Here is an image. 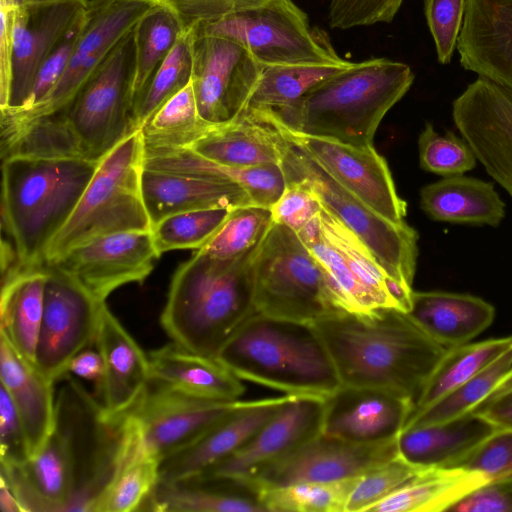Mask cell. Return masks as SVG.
<instances>
[{
    "instance_id": "6da1fadb",
    "label": "cell",
    "mask_w": 512,
    "mask_h": 512,
    "mask_svg": "<svg viewBox=\"0 0 512 512\" xmlns=\"http://www.w3.org/2000/svg\"><path fill=\"white\" fill-rule=\"evenodd\" d=\"M313 326L341 386L388 391L414 406L447 350L407 312L394 308L365 315L338 313Z\"/></svg>"
},
{
    "instance_id": "7a4b0ae2",
    "label": "cell",
    "mask_w": 512,
    "mask_h": 512,
    "mask_svg": "<svg viewBox=\"0 0 512 512\" xmlns=\"http://www.w3.org/2000/svg\"><path fill=\"white\" fill-rule=\"evenodd\" d=\"M413 81L414 73L407 64L372 58L354 62L287 106L247 111L296 133L357 146L373 145L381 120Z\"/></svg>"
},
{
    "instance_id": "3957f363",
    "label": "cell",
    "mask_w": 512,
    "mask_h": 512,
    "mask_svg": "<svg viewBox=\"0 0 512 512\" xmlns=\"http://www.w3.org/2000/svg\"><path fill=\"white\" fill-rule=\"evenodd\" d=\"M256 248L234 260L215 259L198 251L178 267L160 317L174 343L216 358L257 312L252 276Z\"/></svg>"
},
{
    "instance_id": "277c9868",
    "label": "cell",
    "mask_w": 512,
    "mask_h": 512,
    "mask_svg": "<svg viewBox=\"0 0 512 512\" xmlns=\"http://www.w3.org/2000/svg\"><path fill=\"white\" fill-rule=\"evenodd\" d=\"M98 162L25 155L2 159V227L20 268L44 263L49 244L76 208Z\"/></svg>"
},
{
    "instance_id": "5b68a950",
    "label": "cell",
    "mask_w": 512,
    "mask_h": 512,
    "mask_svg": "<svg viewBox=\"0 0 512 512\" xmlns=\"http://www.w3.org/2000/svg\"><path fill=\"white\" fill-rule=\"evenodd\" d=\"M216 359L241 380L286 395L326 398L341 386L325 344L309 323L256 312Z\"/></svg>"
},
{
    "instance_id": "8992f818",
    "label": "cell",
    "mask_w": 512,
    "mask_h": 512,
    "mask_svg": "<svg viewBox=\"0 0 512 512\" xmlns=\"http://www.w3.org/2000/svg\"><path fill=\"white\" fill-rule=\"evenodd\" d=\"M143 163L144 143L139 129L99 160L76 208L49 244L44 263L100 236L151 231L141 189Z\"/></svg>"
},
{
    "instance_id": "52a82bcc",
    "label": "cell",
    "mask_w": 512,
    "mask_h": 512,
    "mask_svg": "<svg viewBox=\"0 0 512 512\" xmlns=\"http://www.w3.org/2000/svg\"><path fill=\"white\" fill-rule=\"evenodd\" d=\"M256 311L313 324L343 311L330 281L290 228L273 221L252 258Z\"/></svg>"
},
{
    "instance_id": "ba28073f",
    "label": "cell",
    "mask_w": 512,
    "mask_h": 512,
    "mask_svg": "<svg viewBox=\"0 0 512 512\" xmlns=\"http://www.w3.org/2000/svg\"><path fill=\"white\" fill-rule=\"evenodd\" d=\"M80 399L70 382L61 385L55 402V426L44 447L19 464L1 465L25 512H66L80 481L88 452Z\"/></svg>"
},
{
    "instance_id": "9c48e42d",
    "label": "cell",
    "mask_w": 512,
    "mask_h": 512,
    "mask_svg": "<svg viewBox=\"0 0 512 512\" xmlns=\"http://www.w3.org/2000/svg\"><path fill=\"white\" fill-rule=\"evenodd\" d=\"M280 164L286 181L301 182L311 189L321 205L368 246L391 278L412 288L418 256L414 228L378 214L283 136Z\"/></svg>"
},
{
    "instance_id": "30bf717a",
    "label": "cell",
    "mask_w": 512,
    "mask_h": 512,
    "mask_svg": "<svg viewBox=\"0 0 512 512\" xmlns=\"http://www.w3.org/2000/svg\"><path fill=\"white\" fill-rule=\"evenodd\" d=\"M242 45L263 67L342 62L327 34L293 0H265L196 28Z\"/></svg>"
},
{
    "instance_id": "8fae6325",
    "label": "cell",
    "mask_w": 512,
    "mask_h": 512,
    "mask_svg": "<svg viewBox=\"0 0 512 512\" xmlns=\"http://www.w3.org/2000/svg\"><path fill=\"white\" fill-rule=\"evenodd\" d=\"M135 27L116 43L70 107L58 115L83 158L99 161L137 131L133 125L131 94Z\"/></svg>"
},
{
    "instance_id": "7c38bea8",
    "label": "cell",
    "mask_w": 512,
    "mask_h": 512,
    "mask_svg": "<svg viewBox=\"0 0 512 512\" xmlns=\"http://www.w3.org/2000/svg\"><path fill=\"white\" fill-rule=\"evenodd\" d=\"M47 271L44 313L36 351V368L54 382L68 373L70 361L95 342L106 303L67 273L43 264Z\"/></svg>"
},
{
    "instance_id": "4fadbf2b",
    "label": "cell",
    "mask_w": 512,
    "mask_h": 512,
    "mask_svg": "<svg viewBox=\"0 0 512 512\" xmlns=\"http://www.w3.org/2000/svg\"><path fill=\"white\" fill-rule=\"evenodd\" d=\"M240 401L210 400L150 381L128 413L137 449L161 463L197 440Z\"/></svg>"
},
{
    "instance_id": "5bb4252c",
    "label": "cell",
    "mask_w": 512,
    "mask_h": 512,
    "mask_svg": "<svg viewBox=\"0 0 512 512\" xmlns=\"http://www.w3.org/2000/svg\"><path fill=\"white\" fill-rule=\"evenodd\" d=\"M263 66L240 44L223 37L192 39V74L200 116L215 125L244 114Z\"/></svg>"
},
{
    "instance_id": "9a60e30c",
    "label": "cell",
    "mask_w": 512,
    "mask_h": 512,
    "mask_svg": "<svg viewBox=\"0 0 512 512\" xmlns=\"http://www.w3.org/2000/svg\"><path fill=\"white\" fill-rule=\"evenodd\" d=\"M272 124L283 137L299 146L332 178L392 223L402 224L407 204L396 191L385 159L373 145L357 146L330 138L309 136L247 111Z\"/></svg>"
},
{
    "instance_id": "2e32d148",
    "label": "cell",
    "mask_w": 512,
    "mask_h": 512,
    "mask_svg": "<svg viewBox=\"0 0 512 512\" xmlns=\"http://www.w3.org/2000/svg\"><path fill=\"white\" fill-rule=\"evenodd\" d=\"M452 117L487 174L512 198V90L479 77L454 100Z\"/></svg>"
},
{
    "instance_id": "e0dca14e",
    "label": "cell",
    "mask_w": 512,
    "mask_h": 512,
    "mask_svg": "<svg viewBox=\"0 0 512 512\" xmlns=\"http://www.w3.org/2000/svg\"><path fill=\"white\" fill-rule=\"evenodd\" d=\"M159 256L151 231H125L79 244L51 263L105 301L117 288L142 283ZM43 265V264H42Z\"/></svg>"
},
{
    "instance_id": "ac0fdd59",
    "label": "cell",
    "mask_w": 512,
    "mask_h": 512,
    "mask_svg": "<svg viewBox=\"0 0 512 512\" xmlns=\"http://www.w3.org/2000/svg\"><path fill=\"white\" fill-rule=\"evenodd\" d=\"M397 456V438L362 444L319 433L261 470L248 484L256 489L307 481H339L361 476Z\"/></svg>"
},
{
    "instance_id": "d6986e66",
    "label": "cell",
    "mask_w": 512,
    "mask_h": 512,
    "mask_svg": "<svg viewBox=\"0 0 512 512\" xmlns=\"http://www.w3.org/2000/svg\"><path fill=\"white\" fill-rule=\"evenodd\" d=\"M88 5L89 0L41 4L20 1L14 19L13 79L6 109L25 105L39 69L86 13Z\"/></svg>"
},
{
    "instance_id": "ffe728a7",
    "label": "cell",
    "mask_w": 512,
    "mask_h": 512,
    "mask_svg": "<svg viewBox=\"0 0 512 512\" xmlns=\"http://www.w3.org/2000/svg\"><path fill=\"white\" fill-rule=\"evenodd\" d=\"M324 399L293 395L237 452L202 472L243 483L321 433Z\"/></svg>"
},
{
    "instance_id": "44dd1931",
    "label": "cell",
    "mask_w": 512,
    "mask_h": 512,
    "mask_svg": "<svg viewBox=\"0 0 512 512\" xmlns=\"http://www.w3.org/2000/svg\"><path fill=\"white\" fill-rule=\"evenodd\" d=\"M413 407L388 391L340 386L324 399L321 433L362 444L389 441L403 430Z\"/></svg>"
},
{
    "instance_id": "7402d4cb",
    "label": "cell",
    "mask_w": 512,
    "mask_h": 512,
    "mask_svg": "<svg viewBox=\"0 0 512 512\" xmlns=\"http://www.w3.org/2000/svg\"><path fill=\"white\" fill-rule=\"evenodd\" d=\"M293 395L240 401L197 440L160 463L159 481L205 472L242 448Z\"/></svg>"
},
{
    "instance_id": "603a6c76",
    "label": "cell",
    "mask_w": 512,
    "mask_h": 512,
    "mask_svg": "<svg viewBox=\"0 0 512 512\" xmlns=\"http://www.w3.org/2000/svg\"><path fill=\"white\" fill-rule=\"evenodd\" d=\"M94 344L103 360V375L96 384L97 401L107 418L124 417L151 381L148 354L106 303L100 312Z\"/></svg>"
},
{
    "instance_id": "cb8c5ba5",
    "label": "cell",
    "mask_w": 512,
    "mask_h": 512,
    "mask_svg": "<svg viewBox=\"0 0 512 512\" xmlns=\"http://www.w3.org/2000/svg\"><path fill=\"white\" fill-rule=\"evenodd\" d=\"M456 49L464 69L512 90V0H467Z\"/></svg>"
},
{
    "instance_id": "d4e9b609",
    "label": "cell",
    "mask_w": 512,
    "mask_h": 512,
    "mask_svg": "<svg viewBox=\"0 0 512 512\" xmlns=\"http://www.w3.org/2000/svg\"><path fill=\"white\" fill-rule=\"evenodd\" d=\"M141 189L151 225L176 213L212 208L232 209L254 204L248 192L231 180L144 167Z\"/></svg>"
},
{
    "instance_id": "484cf974",
    "label": "cell",
    "mask_w": 512,
    "mask_h": 512,
    "mask_svg": "<svg viewBox=\"0 0 512 512\" xmlns=\"http://www.w3.org/2000/svg\"><path fill=\"white\" fill-rule=\"evenodd\" d=\"M495 430L470 411L449 421L403 429L397 437L398 455L420 469L459 467Z\"/></svg>"
},
{
    "instance_id": "4316f807",
    "label": "cell",
    "mask_w": 512,
    "mask_h": 512,
    "mask_svg": "<svg viewBox=\"0 0 512 512\" xmlns=\"http://www.w3.org/2000/svg\"><path fill=\"white\" fill-rule=\"evenodd\" d=\"M141 510L171 512H266L256 489L223 476L200 473L161 482Z\"/></svg>"
},
{
    "instance_id": "83f0119b",
    "label": "cell",
    "mask_w": 512,
    "mask_h": 512,
    "mask_svg": "<svg viewBox=\"0 0 512 512\" xmlns=\"http://www.w3.org/2000/svg\"><path fill=\"white\" fill-rule=\"evenodd\" d=\"M150 378L188 394L216 401H236L244 394L242 380L218 359L173 341L148 353Z\"/></svg>"
},
{
    "instance_id": "f1b7e54d",
    "label": "cell",
    "mask_w": 512,
    "mask_h": 512,
    "mask_svg": "<svg viewBox=\"0 0 512 512\" xmlns=\"http://www.w3.org/2000/svg\"><path fill=\"white\" fill-rule=\"evenodd\" d=\"M411 319L446 348L469 343L494 320V307L482 298L445 291H413Z\"/></svg>"
},
{
    "instance_id": "f546056e",
    "label": "cell",
    "mask_w": 512,
    "mask_h": 512,
    "mask_svg": "<svg viewBox=\"0 0 512 512\" xmlns=\"http://www.w3.org/2000/svg\"><path fill=\"white\" fill-rule=\"evenodd\" d=\"M0 378L22 419L29 456H35L46 444L55 426L54 382L28 364L0 336Z\"/></svg>"
},
{
    "instance_id": "4dcf8cb0",
    "label": "cell",
    "mask_w": 512,
    "mask_h": 512,
    "mask_svg": "<svg viewBox=\"0 0 512 512\" xmlns=\"http://www.w3.org/2000/svg\"><path fill=\"white\" fill-rule=\"evenodd\" d=\"M46 268H19L2 277L1 335L30 365L36 367V351L44 313Z\"/></svg>"
},
{
    "instance_id": "1f68e13d",
    "label": "cell",
    "mask_w": 512,
    "mask_h": 512,
    "mask_svg": "<svg viewBox=\"0 0 512 512\" xmlns=\"http://www.w3.org/2000/svg\"><path fill=\"white\" fill-rule=\"evenodd\" d=\"M282 135L270 123L250 113L212 125L191 150L216 163L251 167L281 161Z\"/></svg>"
},
{
    "instance_id": "d6a6232c",
    "label": "cell",
    "mask_w": 512,
    "mask_h": 512,
    "mask_svg": "<svg viewBox=\"0 0 512 512\" xmlns=\"http://www.w3.org/2000/svg\"><path fill=\"white\" fill-rule=\"evenodd\" d=\"M420 206L431 219L453 224L497 227L505 217V204L494 183L464 175L424 186Z\"/></svg>"
},
{
    "instance_id": "836d02e7",
    "label": "cell",
    "mask_w": 512,
    "mask_h": 512,
    "mask_svg": "<svg viewBox=\"0 0 512 512\" xmlns=\"http://www.w3.org/2000/svg\"><path fill=\"white\" fill-rule=\"evenodd\" d=\"M144 168L208 178L227 179L241 185L254 204L272 208L286 187L280 163L251 167L226 166L211 161L190 148L144 155Z\"/></svg>"
},
{
    "instance_id": "e575fe53",
    "label": "cell",
    "mask_w": 512,
    "mask_h": 512,
    "mask_svg": "<svg viewBox=\"0 0 512 512\" xmlns=\"http://www.w3.org/2000/svg\"><path fill=\"white\" fill-rule=\"evenodd\" d=\"M319 218L324 237L342 255L376 308L408 312L413 289L391 278L368 246L322 205Z\"/></svg>"
},
{
    "instance_id": "d590c367",
    "label": "cell",
    "mask_w": 512,
    "mask_h": 512,
    "mask_svg": "<svg viewBox=\"0 0 512 512\" xmlns=\"http://www.w3.org/2000/svg\"><path fill=\"white\" fill-rule=\"evenodd\" d=\"M488 483L484 475L461 467L423 469L368 512H439Z\"/></svg>"
},
{
    "instance_id": "8d00e7d4",
    "label": "cell",
    "mask_w": 512,
    "mask_h": 512,
    "mask_svg": "<svg viewBox=\"0 0 512 512\" xmlns=\"http://www.w3.org/2000/svg\"><path fill=\"white\" fill-rule=\"evenodd\" d=\"M211 126L200 116L190 78L141 127L144 154L191 148Z\"/></svg>"
},
{
    "instance_id": "74e56055",
    "label": "cell",
    "mask_w": 512,
    "mask_h": 512,
    "mask_svg": "<svg viewBox=\"0 0 512 512\" xmlns=\"http://www.w3.org/2000/svg\"><path fill=\"white\" fill-rule=\"evenodd\" d=\"M511 347L512 336H507L447 348L411 415L473 378Z\"/></svg>"
},
{
    "instance_id": "f35d334b",
    "label": "cell",
    "mask_w": 512,
    "mask_h": 512,
    "mask_svg": "<svg viewBox=\"0 0 512 512\" xmlns=\"http://www.w3.org/2000/svg\"><path fill=\"white\" fill-rule=\"evenodd\" d=\"M353 64L343 60L337 63L263 67L247 110H275L287 106L321 81Z\"/></svg>"
},
{
    "instance_id": "ab89813d",
    "label": "cell",
    "mask_w": 512,
    "mask_h": 512,
    "mask_svg": "<svg viewBox=\"0 0 512 512\" xmlns=\"http://www.w3.org/2000/svg\"><path fill=\"white\" fill-rule=\"evenodd\" d=\"M359 478L260 486L256 491L266 512H345Z\"/></svg>"
},
{
    "instance_id": "60d3db41",
    "label": "cell",
    "mask_w": 512,
    "mask_h": 512,
    "mask_svg": "<svg viewBox=\"0 0 512 512\" xmlns=\"http://www.w3.org/2000/svg\"><path fill=\"white\" fill-rule=\"evenodd\" d=\"M297 235L326 273L344 312L365 315L379 310L351 272L342 255L324 237L319 215Z\"/></svg>"
},
{
    "instance_id": "b9f144b4",
    "label": "cell",
    "mask_w": 512,
    "mask_h": 512,
    "mask_svg": "<svg viewBox=\"0 0 512 512\" xmlns=\"http://www.w3.org/2000/svg\"><path fill=\"white\" fill-rule=\"evenodd\" d=\"M511 368L512 347L473 378L412 414L403 429L449 421L472 411L491 394Z\"/></svg>"
},
{
    "instance_id": "7bdbcfd3",
    "label": "cell",
    "mask_w": 512,
    "mask_h": 512,
    "mask_svg": "<svg viewBox=\"0 0 512 512\" xmlns=\"http://www.w3.org/2000/svg\"><path fill=\"white\" fill-rule=\"evenodd\" d=\"M181 29L176 18L161 7L135 27V61L131 94L133 108L154 73L171 50Z\"/></svg>"
},
{
    "instance_id": "ee69618b",
    "label": "cell",
    "mask_w": 512,
    "mask_h": 512,
    "mask_svg": "<svg viewBox=\"0 0 512 512\" xmlns=\"http://www.w3.org/2000/svg\"><path fill=\"white\" fill-rule=\"evenodd\" d=\"M195 29L180 31L171 50L134 105L133 125L136 130L141 129L168 99L189 82L192 74V39Z\"/></svg>"
},
{
    "instance_id": "f6af8a7d",
    "label": "cell",
    "mask_w": 512,
    "mask_h": 512,
    "mask_svg": "<svg viewBox=\"0 0 512 512\" xmlns=\"http://www.w3.org/2000/svg\"><path fill=\"white\" fill-rule=\"evenodd\" d=\"M273 223L270 208L251 204L232 208L225 222L198 251L219 260H234L254 250Z\"/></svg>"
},
{
    "instance_id": "bcb514c9",
    "label": "cell",
    "mask_w": 512,
    "mask_h": 512,
    "mask_svg": "<svg viewBox=\"0 0 512 512\" xmlns=\"http://www.w3.org/2000/svg\"><path fill=\"white\" fill-rule=\"evenodd\" d=\"M230 211V208L193 210L161 219L151 227L158 256L175 249H201L219 230Z\"/></svg>"
},
{
    "instance_id": "7dc6e473",
    "label": "cell",
    "mask_w": 512,
    "mask_h": 512,
    "mask_svg": "<svg viewBox=\"0 0 512 512\" xmlns=\"http://www.w3.org/2000/svg\"><path fill=\"white\" fill-rule=\"evenodd\" d=\"M160 461L136 445L130 459L100 500L96 512L139 511L159 481Z\"/></svg>"
},
{
    "instance_id": "c3c4849f",
    "label": "cell",
    "mask_w": 512,
    "mask_h": 512,
    "mask_svg": "<svg viewBox=\"0 0 512 512\" xmlns=\"http://www.w3.org/2000/svg\"><path fill=\"white\" fill-rule=\"evenodd\" d=\"M418 147L421 168L443 177L463 175L477 163L465 139L452 131L441 135L431 123H426L419 135Z\"/></svg>"
},
{
    "instance_id": "681fc988",
    "label": "cell",
    "mask_w": 512,
    "mask_h": 512,
    "mask_svg": "<svg viewBox=\"0 0 512 512\" xmlns=\"http://www.w3.org/2000/svg\"><path fill=\"white\" fill-rule=\"evenodd\" d=\"M421 470L399 455L361 475L346 504L345 512H368Z\"/></svg>"
},
{
    "instance_id": "f907efd6",
    "label": "cell",
    "mask_w": 512,
    "mask_h": 512,
    "mask_svg": "<svg viewBox=\"0 0 512 512\" xmlns=\"http://www.w3.org/2000/svg\"><path fill=\"white\" fill-rule=\"evenodd\" d=\"M467 0H424V13L441 64H449L462 28Z\"/></svg>"
},
{
    "instance_id": "816d5d0a",
    "label": "cell",
    "mask_w": 512,
    "mask_h": 512,
    "mask_svg": "<svg viewBox=\"0 0 512 512\" xmlns=\"http://www.w3.org/2000/svg\"><path fill=\"white\" fill-rule=\"evenodd\" d=\"M138 1L168 10L181 31H191L233 12L260 4L265 0H122Z\"/></svg>"
},
{
    "instance_id": "f5cc1de1",
    "label": "cell",
    "mask_w": 512,
    "mask_h": 512,
    "mask_svg": "<svg viewBox=\"0 0 512 512\" xmlns=\"http://www.w3.org/2000/svg\"><path fill=\"white\" fill-rule=\"evenodd\" d=\"M481 473L488 483L512 480V429H497L460 464Z\"/></svg>"
},
{
    "instance_id": "db71d44e",
    "label": "cell",
    "mask_w": 512,
    "mask_h": 512,
    "mask_svg": "<svg viewBox=\"0 0 512 512\" xmlns=\"http://www.w3.org/2000/svg\"><path fill=\"white\" fill-rule=\"evenodd\" d=\"M404 0H331L329 24L336 29L390 23Z\"/></svg>"
},
{
    "instance_id": "11a10c76",
    "label": "cell",
    "mask_w": 512,
    "mask_h": 512,
    "mask_svg": "<svg viewBox=\"0 0 512 512\" xmlns=\"http://www.w3.org/2000/svg\"><path fill=\"white\" fill-rule=\"evenodd\" d=\"M87 16L88 9L86 13L80 18V20L75 24L69 34L43 63L37 73L31 94L25 105L18 109L6 110L17 111L29 109L43 100L51 92V90L62 77L71 60L73 52L85 28Z\"/></svg>"
},
{
    "instance_id": "9f6ffc18",
    "label": "cell",
    "mask_w": 512,
    "mask_h": 512,
    "mask_svg": "<svg viewBox=\"0 0 512 512\" xmlns=\"http://www.w3.org/2000/svg\"><path fill=\"white\" fill-rule=\"evenodd\" d=\"M321 210V202L316 194L305 184L286 181V187L280 198L272 206L273 221L298 233Z\"/></svg>"
},
{
    "instance_id": "6f0895ef",
    "label": "cell",
    "mask_w": 512,
    "mask_h": 512,
    "mask_svg": "<svg viewBox=\"0 0 512 512\" xmlns=\"http://www.w3.org/2000/svg\"><path fill=\"white\" fill-rule=\"evenodd\" d=\"M22 419L6 388L0 389V464H19L29 459Z\"/></svg>"
},
{
    "instance_id": "680465c9",
    "label": "cell",
    "mask_w": 512,
    "mask_h": 512,
    "mask_svg": "<svg viewBox=\"0 0 512 512\" xmlns=\"http://www.w3.org/2000/svg\"><path fill=\"white\" fill-rule=\"evenodd\" d=\"M447 511L512 512V480L486 483L455 502Z\"/></svg>"
},
{
    "instance_id": "91938a15",
    "label": "cell",
    "mask_w": 512,
    "mask_h": 512,
    "mask_svg": "<svg viewBox=\"0 0 512 512\" xmlns=\"http://www.w3.org/2000/svg\"><path fill=\"white\" fill-rule=\"evenodd\" d=\"M21 0H0V110L10 103L15 12Z\"/></svg>"
},
{
    "instance_id": "94428289",
    "label": "cell",
    "mask_w": 512,
    "mask_h": 512,
    "mask_svg": "<svg viewBox=\"0 0 512 512\" xmlns=\"http://www.w3.org/2000/svg\"><path fill=\"white\" fill-rule=\"evenodd\" d=\"M472 411L496 429H512V389L486 398Z\"/></svg>"
},
{
    "instance_id": "6125c7cd",
    "label": "cell",
    "mask_w": 512,
    "mask_h": 512,
    "mask_svg": "<svg viewBox=\"0 0 512 512\" xmlns=\"http://www.w3.org/2000/svg\"><path fill=\"white\" fill-rule=\"evenodd\" d=\"M68 373L93 381L96 385L103 375V360L100 353L90 348L81 351L70 361Z\"/></svg>"
},
{
    "instance_id": "be15d7a7",
    "label": "cell",
    "mask_w": 512,
    "mask_h": 512,
    "mask_svg": "<svg viewBox=\"0 0 512 512\" xmlns=\"http://www.w3.org/2000/svg\"><path fill=\"white\" fill-rule=\"evenodd\" d=\"M0 510L1 512H25L8 483L0 476Z\"/></svg>"
},
{
    "instance_id": "e7e4bbea",
    "label": "cell",
    "mask_w": 512,
    "mask_h": 512,
    "mask_svg": "<svg viewBox=\"0 0 512 512\" xmlns=\"http://www.w3.org/2000/svg\"><path fill=\"white\" fill-rule=\"evenodd\" d=\"M512 389V368L510 371L498 382L493 391L488 397L501 394ZM487 397V398H488Z\"/></svg>"
},
{
    "instance_id": "03108f58",
    "label": "cell",
    "mask_w": 512,
    "mask_h": 512,
    "mask_svg": "<svg viewBox=\"0 0 512 512\" xmlns=\"http://www.w3.org/2000/svg\"><path fill=\"white\" fill-rule=\"evenodd\" d=\"M28 3H32V4H41V3H47V2H51V1H54V0H24Z\"/></svg>"
}]
</instances>
